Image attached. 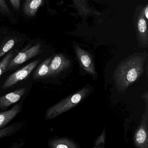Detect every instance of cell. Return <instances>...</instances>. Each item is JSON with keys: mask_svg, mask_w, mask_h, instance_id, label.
I'll use <instances>...</instances> for the list:
<instances>
[{"mask_svg": "<svg viewBox=\"0 0 148 148\" xmlns=\"http://www.w3.org/2000/svg\"><path fill=\"white\" fill-rule=\"evenodd\" d=\"M147 61V54L136 53L125 59L118 65L114 74L117 88L123 92L143 74Z\"/></svg>", "mask_w": 148, "mask_h": 148, "instance_id": "obj_1", "label": "cell"}, {"mask_svg": "<svg viewBox=\"0 0 148 148\" xmlns=\"http://www.w3.org/2000/svg\"><path fill=\"white\" fill-rule=\"evenodd\" d=\"M91 89L90 86H85L76 93L51 106L46 111L45 119H53L75 107L89 95Z\"/></svg>", "mask_w": 148, "mask_h": 148, "instance_id": "obj_2", "label": "cell"}, {"mask_svg": "<svg viewBox=\"0 0 148 148\" xmlns=\"http://www.w3.org/2000/svg\"><path fill=\"white\" fill-rule=\"evenodd\" d=\"M146 100V110L142 114L140 125L134 135V144L137 148H148V98Z\"/></svg>", "mask_w": 148, "mask_h": 148, "instance_id": "obj_3", "label": "cell"}, {"mask_svg": "<svg viewBox=\"0 0 148 148\" xmlns=\"http://www.w3.org/2000/svg\"><path fill=\"white\" fill-rule=\"evenodd\" d=\"M0 32L3 36L0 46V58L8 53L17 42L21 40V34L9 27H2Z\"/></svg>", "mask_w": 148, "mask_h": 148, "instance_id": "obj_4", "label": "cell"}, {"mask_svg": "<svg viewBox=\"0 0 148 148\" xmlns=\"http://www.w3.org/2000/svg\"><path fill=\"white\" fill-rule=\"evenodd\" d=\"M41 61V60H36L11 74L5 80L2 86V88L3 89L9 88L26 78L31 74Z\"/></svg>", "mask_w": 148, "mask_h": 148, "instance_id": "obj_5", "label": "cell"}, {"mask_svg": "<svg viewBox=\"0 0 148 148\" xmlns=\"http://www.w3.org/2000/svg\"><path fill=\"white\" fill-rule=\"evenodd\" d=\"M41 44L36 43L34 46L18 53L14 56L8 65L7 71H10L17 66L24 63L30 59L35 57L41 53Z\"/></svg>", "mask_w": 148, "mask_h": 148, "instance_id": "obj_6", "label": "cell"}, {"mask_svg": "<svg viewBox=\"0 0 148 148\" xmlns=\"http://www.w3.org/2000/svg\"><path fill=\"white\" fill-rule=\"evenodd\" d=\"M74 49L80 66L88 74L94 76L96 75L94 60L91 55L81 48L79 46L74 45Z\"/></svg>", "mask_w": 148, "mask_h": 148, "instance_id": "obj_7", "label": "cell"}, {"mask_svg": "<svg viewBox=\"0 0 148 148\" xmlns=\"http://www.w3.org/2000/svg\"><path fill=\"white\" fill-rule=\"evenodd\" d=\"M47 0H22L21 6V16L27 20L36 17L37 11L46 4Z\"/></svg>", "mask_w": 148, "mask_h": 148, "instance_id": "obj_8", "label": "cell"}, {"mask_svg": "<svg viewBox=\"0 0 148 148\" xmlns=\"http://www.w3.org/2000/svg\"><path fill=\"white\" fill-rule=\"evenodd\" d=\"M71 65V62L62 53L56 55L52 58L49 66V76H56L67 69Z\"/></svg>", "mask_w": 148, "mask_h": 148, "instance_id": "obj_9", "label": "cell"}, {"mask_svg": "<svg viewBox=\"0 0 148 148\" xmlns=\"http://www.w3.org/2000/svg\"><path fill=\"white\" fill-rule=\"evenodd\" d=\"M26 92V88H21L0 97V109L7 108L18 102Z\"/></svg>", "mask_w": 148, "mask_h": 148, "instance_id": "obj_10", "label": "cell"}, {"mask_svg": "<svg viewBox=\"0 0 148 148\" xmlns=\"http://www.w3.org/2000/svg\"><path fill=\"white\" fill-rule=\"evenodd\" d=\"M138 40L140 46L147 48L148 47V35L147 23L142 14L138 20L137 23Z\"/></svg>", "mask_w": 148, "mask_h": 148, "instance_id": "obj_11", "label": "cell"}, {"mask_svg": "<svg viewBox=\"0 0 148 148\" xmlns=\"http://www.w3.org/2000/svg\"><path fill=\"white\" fill-rule=\"evenodd\" d=\"M21 109V106L18 103L13 106L10 109L0 112V130L13 120L20 113Z\"/></svg>", "mask_w": 148, "mask_h": 148, "instance_id": "obj_12", "label": "cell"}, {"mask_svg": "<svg viewBox=\"0 0 148 148\" xmlns=\"http://www.w3.org/2000/svg\"><path fill=\"white\" fill-rule=\"evenodd\" d=\"M0 14L7 18L11 24L17 23L18 19L12 11L7 0H0Z\"/></svg>", "mask_w": 148, "mask_h": 148, "instance_id": "obj_13", "label": "cell"}, {"mask_svg": "<svg viewBox=\"0 0 148 148\" xmlns=\"http://www.w3.org/2000/svg\"><path fill=\"white\" fill-rule=\"evenodd\" d=\"M52 57L45 60L36 69L33 75L34 79H41L48 77L49 66Z\"/></svg>", "mask_w": 148, "mask_h": 148, "instance_id": "obj_14", "label": "cell"}, {"mask_svg": "<svg viewBox=\"0 0 148 148\" xmlns=\"http://www.w3.org/2000/svg\"><path fill=\"white\" fill-rule=\"evenodd\" d=\"M48 146L50 148H78L74 142L67 138L50 139Z\"/></svg>", "mask_w": 148, "mask_h": 148, "instance_id": "obj_15", "label": "cell"}, {"mask_svg": "<svg viewBox=\"0 0 148 148\" xmlns=\"http://www.w3.org/2000/svg\"><path fill=\"white\" fill-rule=\"evenodd\" d=\"M14 54H15V53L14 52V50L9 51L0 61V77L5 71H7L8 65L10 61L14 58Z\"/></svg>", "mask_w": 148, "mask_h": 148, "instance_id": "obj_16", "label": "cell"}, {"mask_svg": "<svg viewBox=\"0 0 148 148\" xmlns=\"http://www.w3.org/2000/svg\"><path fill=\"white\" fill-rule=\"evenodd\" d=\"M9 5L18 19L21 16V6L22 0H7Z\"/></svg>", "mask_w": 148, "mask_h": 148, "instance_id": "obj_17", "label": "cell"}, {"mask_svg": "<svg viewBox=\"0 0 148 148\" xmlns=\"http://www.w3.org/2000/svg\"><path fill=\"white\" fill-rule=\"evenodd\" d=\"M105 140V130L102 134L97 138L95 143L94 148H104V143Z\"/></svg>", "mask_w": 148, "mask_h": 148, "instance_id": "obj_18", "label": "cell"}, {"mask_svg": "<svg viewBox=\"0 0 148 148\" xmlns=\"http://www.w3.org/2000/svg\"><path fill=\"white\" fill-rule=\"evenodd\" d=\"M24 144H25V143L23 142H21L19 143H14L11 147L8 148H20L23 147Z\"/></svg>", "mask_w": 148, "mask_h": 148, "instance_id": "obj_19", "label": "cell"}, {"mask_svg": "<svg viewBox=\"0 0 148 148\" xmlns=\"http://www.w3.org/2000/svg\"><path fill=\"white\" fill-rule=\"evenodd\" d=\"M144 13H145V16H146V18L148 19V7L147 6L146 7V8L145 9V10H144Z\"/></svg>", "mask_w": 148, "mask_h": 148, "instance_id": "obj_20", "label": "cell"}]
</instances>
